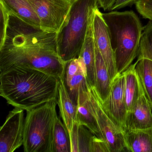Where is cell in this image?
I'll list each match as a JSON object with an SVG mask.
<instances>
[{
    "label": "cell",
    "instance_id": "obj_22",
    "mask_svg": "<svg viewBox=\"0 0 152 152\" xmlns=\"http://www.w3.org/2000/svg\"><path fill=\"white\" fill-rule=\"evenodd\" d=\"M64 80L71 99L77 105L80 91L81 89L87 87L86 76L82 66L80 69L76 73L70 78L64 79Z\"/></svg>",
    "mask_w": 152,
    "mask_h": 152
},
{
    "label": "cell",
    "instance_id": "obj_4",
    "mask_svg": "<svg viewBox=\"0 0 152 152\" xmlns=\"http://www.w3.org/2000/svg\"><path fill=\"white\" fill-rule=\"evenodd\" d=\"M98 0H75L65 21L57 32L58 55L66 63L79 57Z\"/></svg>",
    "mask_w": 152,
    "mask_h": 152
},
{
    "label": "cell",
    "instance_id": "obj_3",
    "mask_svg": "<svg viewBox=\"0 0 152 152\" xmlns=\"http://www.w3.org/2000/svg\"><path fill=\"white\" fill-rule=\"evenodd\" d=\"M113 51L117 73L126 71L137 56L143 27L133 11L102 13Z\"/></svg>",
    "mask_w": 152,
    "mask_h": 152
},
{
    "label": "cell",
    "instance_id": "obj_24",
    "mask_svg": "<svg viewBox=\"0 0 152 152\" xmlns=\"http://www.w3.org/2000/svg\"><path fill=\"white\" fill-rule=\"evenodd\" d=\"M9 12L0 1V45L5 41L9 19Z\"/></svg>",
    "mask_w": 152,
    "mask_h": 152
},
{
    "label": "cell",
    "instance_id": "obj_18",
    "mask_svg": "<svg viewBox=\"0 0 152 152\" xmlns=\"http://www.w3.org/2000/svg\"><path fill=\"white\" fill-rule=\"evenodd\" d=\"M137 62L132 64L123 72L125 77L124 94L127 112L132 108L140 93L141 85L140 80L136 70Z\"/></svg>",
    "mask_w": 152,
    "mask_h": 152
},
{
    "label": "cell",
    "instance_id": "obj_25",
    "mask_svg": "<svg viewBox=\"0 0 152 152\" xmlns=\"http://www.w3.org/2000/svg\"><path fill=\"white\" fill-rule=\"evenodd\" d=\"M135 5L143 18L152 21V0H138Z\"/></svg>",
    "mask_w": 152,
    "mask_h": 152
},
{
    "label": "cell",
    "instance_id": "obj_2",
    "mask_svg": "<svg viewBox=\"0 0 152 152\" xmlns=\"http://www.w3.org/2000/svg\"><path fill=\"white\" fill-rule=\"evenodd\" d=\"M0 95L24 110L57 101L59 80L42 71L12 65L0 69Z\"/></svg>",
    "mask_w": 152,
    "mask_h": 152
},
{
    "label": "cell",
    "instance_id": "obj_21",
    "mask_svg": "<svg viewBox=\"0 0 152 152\" xmlns=\"http://www.w3.org/2000/svg\"><path fill=\"white\" fill-rule=\"evenodd\" d=\"M54 152H72L70 134L66 126L56 116L53 132Z\"/></svg>",
    "mask_w": 152,
    "mask_h": 152
},
{
    "label": "cell",
    "instance_id": "obj_5",
    "mask_svg": "<svg viewBox=\"0 0 152 152\" xmlns=\"http://www.w3.org/2000/svg\"><path fill=\"white\" fill-rule=\"evenodd\" d=\"M57 104L54 100L26 110L23 145L25 152H54Z\"/></svg>",
    "mask_w": 152,
    "mask_h": 152
},
{
    "label": "cell",
    "instance_id": "obj_6",
    "mask_svg": "<svg viewBox=\"0 0 152 152\" xmlns=\"http://www.w3.org/2000/svg\"><path fill=\"white\" fill-rule=\"evenodd\" d=\"M87 87L92 112L110 152H128L124 138L123 129L115 123L108 116L103 107L102 100L95 87H91L88 84Z\"/></svg>",
    "mask_w": 152,
    "mask_h": 152
},
{
    "label": "cell",
    "instance_id": "obj_27",
    "mask_svg": "<svg viewBox=\"0 0 152 152\" xmlns=\"http://www.w3.org/2000/svg\"><path fill=\"white\" fill-rule=\"evenodd\" d=\"M138 1V0H117L111 11L118 10L125 7H132Z\"/></svg>",
    "mask_w": 152,
    "mask_h": 152
},
{
    "label": "cell",
    "instance_id": "obj_13",
    "mask_svg": "<svg viewBox=\"0 0 152 152\" xmlns=\"http://www.w3.org/2000/svg\"><path fill=\"white\" fill-rule=\"evenodd\" d=\"M87 90L88 87L83 88L79 93L77 103V122L79 124L86 126L95 136L104 140L92 112Z\"/></svg>",
    "mask_w": 152,
    "mask_h": 152
},
{
    "label": "cell",
    "instance_id": "obj_14",
    "mask_svg": "<svg viewBox=\"0 0 152 152\" xmlns=\"http://www.w3.org/2000/svg\"><path fill=\"white\" fill-rule=\"evenodd\" d=\"M57 102L59 107L60 116L70 134L75 123L77 121V105L71 99L64 79L59 80Z\"/></svg>",
    "mask_w": 152,
    "mask_h": 152
},
{
    "label": "cell",
    "instance_id": "obj_8",
    "mask_svg": "<svg viewBox=\"0 0 152 152\" xmlns=\"http://www.w3.org/2000/svg\"><path fill=\"white\" fill-rule=\"evenodd\" d=\"M24 110L15 107L0 130V152H13L24 142Z\"/></svg>",
    "mask_w": 152,
    "mask_h": 152
},
{
    "label": "cell",
    "instance_id": "obj_19",
    "mask_svg": "<svg viewBox=\"0 0 152 152\" xmlns=\"http://www.w3.org/2000/svg\"><path fill=\"white\" fill-rule=\"evenodd\" d=\"M93 135L86 126L76 121L70 133L72 152H90L91 140Z\"/></svg>",
    "mask_w": 152,
    "mask_h": 152
},
{
    "label": "cell",
    "instance_id": "obj_10",
    "mask_svg": "<svg viewBox=\"0 0 152 152\" xmlns=\"http://www.w3.org/2000/svg\"><path fill=\"white\" fill-rule=\"evenodd\" d=\"M92 27L95 43L102 55L112 81L117 74L114 56L107 26L99 8L94 11Z\"/></svg>",
    "mask_w": 152,
    "mask_h": 152
},
{
    "label": "cell",
    "instance_id": "obj_23",
    "mask_svg": "<svg viewBox=\"0 0 152 152\" xmlns=\"http://www.w3.org/2000/svg\"><path fill=\"white\" fill-rule=\"evenodd\" d=\"M137 57V60L146 58L152 61V21L143 27Z\"/></svg>",
    "mask_w": 152,
    "mask_h": 152
},
{
    "label": "cell",
    "instance_id": "obj_17",
    "mask_svg": "<svg viewBox=\"0 0 152 152\" xmlns=\"http://www.w3.org/2000/svg\"><path fill=\"white\" fill-rule=\"evenodd\" d=\"M96 72L95 88L102 102L105 100L111 88L112 81L102 55L95 43Z\"/></svg>",
    "mask_w": 152,
    "mask_h": 152
},
{
    "label": "cell",
    "instance_id": "obj_1",
    "mask_svg": "<svg viewBox=\"0 0 152 152\" xmlns=\"http://www.w3.org/2000/svg\"><path fill=\"white\" fill-rule=\"evenodd\" d=\"M9 14L6 38L0 45V69L18 66L64 79L66 64L58 55L57 32L42 30Z\"/></svg>",
    "mask_w": 152,
    "mask_h": 152
},
{
    "label": "cell",
    "instance_id": "obj_20",
    "mask_svg": "<svg viewBox=\"0 0 152 152\" xmlns=\"http://www.w3.org/2000/svg\"><path fill=\"white\" fill-rule=\"evenodd\" d=\"M137 62L136 72L152 110V61L143 58Z\"/></svg>",
    "mask_w": 152,
    "mask_h": 152
},
{
    "label": "cell",
    "instance_id": "obj_7",
    "mask_svg": "<svg viewBox=\"0 0 152 152\" xmlns=\"http://www.w3.org/2000/svg\"><path fill=\"white\" fill-rule=\"evenodd\" d=\"M38 15L40 28L58 32L75 0H28Z\"/></svg>",
    "mask_w": 152,
    "mask_h": 152
},
{
    "label": "cell",
    "instance_id": "obj_12",
    "mask_svg": "<svg viewBox=\"0 0 152 152\" xmlns=\"http://www.w3.org/2000/svg\"><path fill=\"white\" fill-rule=\"evenodd\" d=\"M93 17V15L90 22L86 38L78 58L81 63L87 84L91 87H95L96 52L92 27Z\"/></svg>",
    "mask_w": 152,
    "mask_h": 152
},
{
    "label": "cell",
    "instance_id": "obj_9",
    "mask_svg": "<svg viewBox=\"0 0 152 152\" xmlns=\"http://www.w3.org/2000/svg\"><path fill=\"white\" fill-rule=\"evenodd\" d=\"M125 77L117 73L113 79L107 97L102 102L103 107L113 121L124 130L127 114L124 94Z\"/></svg>",
    "mask_w": 152,
    "mask_h": 152
},
{
    "label": "cell",
    "instance_id": "obj_15",
    "mask_svg": "<svg viewBox=\"0 0 152 152\" xmlns=\"http://www.w3.org/2000/svg\"><path fill=\"white\" fill-rule=\"evenodd\" d=\"M124 138L128 152H152V127L124 130Z\"/></svg>",
    "mask_w": 152,
    "mask_h": 152
},
{
    "label": "cell",
    "instance_id": "obj_16",
    "mask_svg": "<svg viewBox=\"0 0 152 152\" xmlns=\"http://www.w3.org/2000/svg\"><path fill=\"white\" fill-rule=\"evenodd\" d=\"M9 12L15 15L26 23L40 27L38 15L28 0H0Z\"/></svg>",
    "mask_w": 152,
    "mask_h": 152
},
{
    "label": "cell",
    "instance_id": "obj_28",
    "mask_svg": "<svg viewBox=\"0 0 152 152\" xmlns=\"http://www.w3.org/2000/svg\"><path fill=\"white\" fill-rule=\"evenodd\" d=\"M117 0H98L99 7L104 11H111Z\"/></svg>",
    "mask_w": 152,
    "mask_h": 152
},
{
    "label": "cell",
    "instance_id": "obj_11",
    "mask_svg": "<svg viewBox=\"0 0 152 152\" xmlns=\"http://www.w3.org/2000/svg\"><path fill=\"white\" fill-rule=\"evenodd\" d=\"M152 111L142 86L137 99L131 109L127 112L124 131L144 129L152 127Z\"/></svg>",
    "mask_w": 152,
    "mask_h": 152
},
{
    "label": "cell",
    "instance_id": "obj_26",
    "mask_svg": "<svg viewBox=\"0 0 152 152\" xmlns=\"http://www.w3.org/2000/svg\"><path fill=\"white\" fill-rule=\"evenodd\" d=\"M90 152H110L106 142L95 135L91 140Z\"/></svg>",
    "mask_w": 152,
    "mask_h": 152
}]
</instances>
